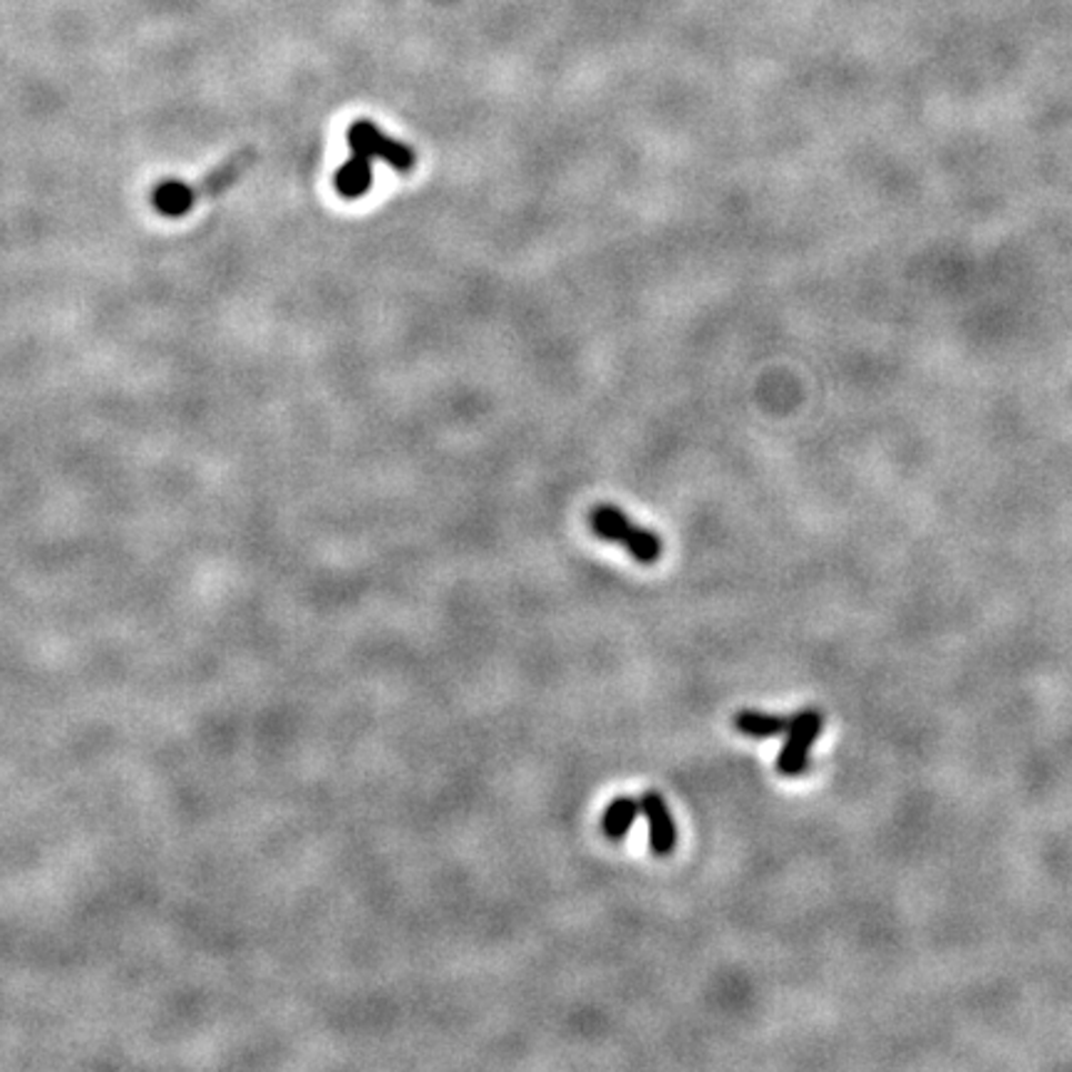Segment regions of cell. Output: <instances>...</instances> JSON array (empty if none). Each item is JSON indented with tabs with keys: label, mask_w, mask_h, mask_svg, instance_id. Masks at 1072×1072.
Here are the masks:
<instances>
[{
	"label": "cell",
	"mask_w": 1072,
	"mask_h": 1072,
	"mask_svg": "<svg viewBox=\"0 0 1072 1072\" xmlns=\"http://www.w3.org/2000/svg\"><path fill=\"white\" fill-rule=\"evenodd\" d=\"M824 715L820 708H804L798 715L790 718V728L784 732V745L778 755L774 768L782 778H802L810 768V750L822 735Z\"/></svg>",
	"instance_id": "cell-3"
},
{
	"label": "cell",
	"mask_w": 1072,
	"mask_h": 1072,
	"mask_svg": "<svg viewBox=\"0 0 1072 1072\" xmlns=\"http://www.w3.org/2000/svg\"><path fill=\"white\" fill-rule=\"evenodd\" d=\"M350 154H358L368 162H385L392 172L410 174L418 167V154L410 144L385 134L380 127L363 117L348 127Z\"/></svg>",
	"instance_id": "cell-2"
},
{
	"label": "cell",
	"mask_w": 1072,
	"mask_h": 1072,
	"mask_svg": "<svg viewBox=\"0 0 1072 1072\" xmlns=\"http://www.w3.org/2000/svg\"><path fill=\"white\" fill-rule=\"evenodd\" d=\"M589 529L603 541L619 544L643 567L655 564L663 554V539L651 529L633 524L621 507L599 504L589 512Z\"/></svg>",
	"instance_id": "cell-1"
},
{
	"label": "cell",
	"mask_w": 1072,
	"mask_h": 1072,
	"mask_svg": "<svg viewBox=\"0 0 1072 1072\" xmlns=\"http://www.w3.org/2000/svg\"><path fill=\"white\" fill-rule=\"evenodd\" d=\"M639 816H641V800L623 794V798H615L607 806V812H603L601 832L607 834L609 842H621L625 840V834L631 832V826L635 824Z\"/></svg>",
	"instance_id": "cell-8"
},
{
	"label": "cell",
	"mask_w": 1072,
	"mask_h": 1072,
	"mask_svg": "<svg viewBox=\"0 0 1072 1072\" xmlns=\"http://www.w3.org/2000/svg\"><path fill=\"white\" fill-rule=\"evenodd\" d=\"M194 204H197L194 187H189L184 182H174V179H169V182L159 184L154 189V207L162 211L164 217H184Z\"/></svg>",
	"instance_id": "cell-9"
},
{
	"label": "cell",
	"mask_w": 1072,
	"mask_h": 1072,
	"mask_svg": "<svg viewBox=\"0 0 1072 1072\" xmlns=\"http://www.w3.org/2000/svg\"><path fill=\"white\" fill-rule=\"evenodd\" d=\"M333 187L335 192L348 201L365 197L370 187H373V162H368V159L358 154H350L348 162L338 167V172L333 174Z\"/></svg>",
	"instance_id": "cell-6"
},
{
	"label": "cell",
	"mask_w": 1072,
	"mask_h": 1072,
	"mask_svg": "<svg viewBox=\"0 0 1072 1072\" xmlns=\"http://www.w3.org/2000/svg\"><path fill=\"white\" fill-rule=\"evenodd\" d=\"M641 814L649 822V846L655 856L673 854L678 846V826L671 814V806L663 800L661 792L649 790L641 798Z\"/></svg>",
	"instance_id": "cell-4"
},
{
	"label": "cell",
	"mask_w": 1072,
	"mask_h": 1072,
	"mask_svg": "<svg viewBox=\"0 0 1072 1072\" xmlns=\"http://www.w3.org/2000/svg\"><path fill=\"white\" fill-rule=\"evenodd\" d=\"M732 728H735L740 735L752 740H772L788 732L790 718L762 713V710H740V713L732 718Z\"/></svg>",
	"instance_id": "cell-7"
},
{
	"label": "cell",
	"mask_w": 1072,
	"mask_h": 1072,
	"mask_svg": "<svg viewBox=\"0 0 1072 1072\" xmlns=\"http://www.w3.org/2000/svg\"><path fill=\"white\" fill-rule=\"evenodd\" d=\"M257 162V152L253 150H247V152H239V154H233L231 159H227L224 164L217 167L214 172H209L201 182L194 187V194L197 199L201 197H217L221 192H227V189L231 184H237L241 174L247 172V169H251V164Z\"/></svg>",
	"instance_id": "cell-5"
}]
</instances>
